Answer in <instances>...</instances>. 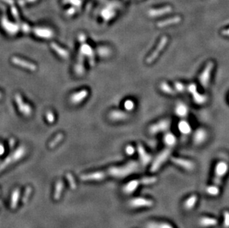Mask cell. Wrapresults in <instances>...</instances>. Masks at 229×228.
Wrapping results in <instances>:
<instances>
[{
  "mask_svg": "<svg viewBox=\"0 0 229 228\" xmlns=\"http://www.w3.org/2000/svg\"><path fill=\"white\" fill-rule=\"evenodd\" d=\"M138 167V163L132 161L128 162L124 166L119 167V168H117V167L111 168L108 170V173L111 176H114V177L123 178L137 171Z\"/></svg>",
  "mask_w": 229,
  "mask_h": 228,
  "instance_id": "6da1fadb",
  "label": "cell"
},
{
  "mask_svg": "<svg viewBox=\"0 0 229 228\" xmlns=\"http://www.w3.org/2000/svg\"><path fill=\"white\" fill-rule=\"evenodd\" d=\"M25 153H26V149L24 146L19 147L15 151L10 154L0 164V172L2 171L6 168H8L10 165H12V164L20 160L22 157H24Z\"/></svg>",
  "mask_w": 229,
  "mask_h": 228,
  "instance_id": "7a4b0ae2",
  "label": "cell"
},
{
  "mask_svg": "<svg viewBox=\"0 0 229 228\" xmlns=\"http://www.w3.org/2000/svg\"><path fill=\"white\" fill-rule=\"evenodd\" d=\"M228 165L226 162H220L217 164L214 171V184L217 186H220L222 183V180L223 176L228 173Z\"/></svg>",
  "mask_w": 229,
  "mask_h": 228,
  "instance_id": "3957f363",
  "label": "cell"
},
{
  "mask_svg": "<svg viewBox=\"0 0 229 228\" xmlns=\"http://www.w3.org/2000/svg\"><path fill=\"white\" fill-rule=\"evenodd\" d=\"M170 154H171L170 148H166L164 150H162V151L156 157L155 159H154L152 165H151V172L157 171L160 168V167L163 165L164 162L168 159V158L169 157Z\"/></svg>",
  "mask_w": 229,
  "mask_h": 228,
  "instance_id": "277c9868",
  "label": "cell"
},
{
  "mask_svg": "<svg viewBox=\"0 0 229 228\" xmlns=\"http://www.w3.org/2000/svg\"><path fill=\"white\" fill-rule=\"evenodd\" d=\"M214 62H210L206 65L205 67L204 68V70H202V72L201 73V74L199 75V82L202 85V86L204 87V88H206L208 87L209 84V81H210L211 79V71L214 69Z\"/></svg>",
  "mask_w": 229,
  "mask_h": 228,
  "instance_id": "5b68a950",
  "label": "cell"
},
{
  "mask_svg": "<svg viewBox=\"0 0 229 228\" xmlns=\"http://www.w3.org/2000/svg\"><path fill=\"white\" fill-rule=\"evenodd\" d=\"M167 42H168V38L166 37V36H163V37L161 39L155 51H154V52H153L152 54L149 56V57L147 58V60H146L147 63L151 64L156 60V58L159 57V54L162 52L163 48H165V46L167 45Z\"/></svg>",
  "mask_w": 229,
  "mask_h": 228,
  "instance_id": "8992f818",
  "label": "cell"
},
{
  "mask_svg": "<svg viewBox=\"0 0 229 228\" xmlns=\"http://www.w3.org/2000/svg\"><path fill=\"white\" fill-rule=\"evenodd\" d=\"M81 54H83L85 57L88 58L89 59V63L91 66H94L95 65V57H94V51L93 48L87 43H83L82 44L80 47V52Z\"/></svg>",
  "mask_w": 229,
  "mask_h": 228,
  "instance_id": "52a82bcc",
  "label": "cell"
},
{
  "mask_svg": "<svg viewBox=\"0 0 229 228\" xmlns=\"http://www.w3.org/2000/svg\"><path fill=\"white\" fill-rule=\"evenodd\" d=\"M170 127V121L167 119L161 120L157 123L151 125L149 128V131L151 134H156L159 132L167 131Z\"/></svg>",
  "mask_w": 229,
  "mask_h": 228,
  "instance_id": "ba28073f",
  "label": "cell"
},
{
  "mask_svg": "<svg viewBox=\"0 0 229 228\" xmlns=\"http://www.w3.org/2000/svg\"><path fill=\"white\" fill-rule=\"evenodd\" d=\"M154 202L152 200L147 199L145 198H136L130 201V205L131 208H149L153 206Z\"/></svg>",
  "mask_w": 229,
  "mask_h": 228,
  "instance_id": "9c48e42d",
  "label": "cell"
},
{
  "mask_svg": "<svg viewBox=\"0 0 229 228\" xmlns=\"http://www.w3.org/2000/svg\"><path fill=\"white\" fill-rule=\"evenodd\" d=\"M11 62H12L14 65H18L19 67H23V68L27 69V70H30V71H35L37 69L36 65H34V64L32 63V62H28V61L20 59V58L19 57H13L12 59H11Z\"/></svg>",
  "mask_w": 229,
  "mask_h": 228,
  "instance_id": "30bf717a",
  "label": "cell"
},
{
  "mask_svg": "<svg viewBox=\"0 0 229 228\" xmlns=\"http://www.w3.org/2000/svg\"><path fill=\"white\" fill-rule=\"evenodd\" d=\"M88 95V91L87 90L83 89L78 92L74 93L72 94L70 97V101L74 105H79L81 103L84 99H86V97Z\"/></svg>",
  "mask_w": 229,
  "mask_h": 228,
  "instance_id": "8fae6325",
  "label": "cell"
},
{
  "mask_svg": "<svg viewBox=\"0 0 229 228\" xmlns=\"http://www.w3.org/2000/svg\"><path fill=\"white\" fill-rule=\"evenodd\" d=\"M171 161L173 162L174 164H176L177 165H179V166L184 168V169L187 170V171H192L193 168H194V164H193V162L190 161V160L173 157V158L171 159Z\"/></svg>",
  "mask_w": 229,
  "mask_h": 228,
  "instance_id": "7c38bea8",
  "label": "cell"
},
{
  "mask_svg": "<svg viewBox=\"0 0 229 228\" xmlns=\"http://www.w3.org/2000/svg\"><path fill=\"white\" fill-rule=\"evenodd\" d=\"M105 173L103 172H94V173L85 174L81 176V179L83 181H100L105 177Z\"/></svg>",
  "mask_w": 229,
  "mask_h": 228,
  "instance_id": "4fadbf2b",
  "label": "cell"
},
{
  "mask_svg": "<svg viewBox=\"0 0 229 228\" xmlns=\"http://www.w3.org/2000/svg\"><path fill=\"white\" fill-rule=\"evenodd\" d=\"M84 61H85V57L82 55L80 53H79L77 57V62L74 67V70L77 76H81L85 73V65H84Z\"/></svg>",
  "mask_w": 229,
  "mask_h": 228,
  "instance_id": "5bb4252c",
  "label": "cell"
},
{
  "mask_svg": "<svg viewBox=\"0 0 229 228\" xmlns=\"http://www.w3.org/2000/svg\"><path fill=\"white\" fill-rule=\"evenodd\" d=\"M137 150L142 164L143 165V166H146V165H148V164L151 162V156L146 151V149L143 147V146L142 145V144H138Z\"/></svg>",
  "mask_w": 229,
  "mask_h": 228,
  "instance_id": "9a60e30c",
  "label": "cell"
},
{
  "mask_svg": "<svg viewBox=\"0 0 229 228\" xmlns=\"http://www.w3.org/2000/svg\"><path fill=\"white\" fill-rule=\"evenodd\" d=\"M33 33L37 37L45 39H51L54 36V32L50 29L47 28H37L34 29Z\"/></svg>",
  "mask_w": 229,
  "mask_h": 228,
  "instance_id": "2e32d148",
  "label": "cell"
},
{
  "mask_svg": "<svg viewBox=\"0 0 229 228\" xmlns=\"http://www.w3.org/2000/svg\"><path fill=\"white\" fill-rule=\"evenodd\" d=\"M207 138V133L204 129H198L193 135V142L196 144H200L205 141Z\"/></svg>",
  "mask_w": 229,
  "mask_h": 228,
  "instance_id": "e0dca14e",
  "label": "cell"
},
{
  "mask_svg": "<svg viewBox=\"0 0 229 228\" xmlns=\"http://www.w3.org/2000/svg\"><path fill=\"white\" fill-rule=\"evenodd\" d=\"M109 118L113 121H122L128 118V114L122 110H115L111 112Z\"/></svg>",
  "mask_w": 229,
  "mask_h": 228,
  "instance_id": "ac0fdd59",
  "label": "cell"
},
{
  "mask_svg": "<svg viewBox=\"0 0 229 228\" xmlns=\"http://www.w3.org/2000/svg\"><path fill=\"white\" fill-rule=\"evenodd\" d=\"M199 224L202 227H214L217 224V220L214 218L202 217L199 220Z\"/></svg>",
  "mask_w": 229,
  "mask_h": 228,
  "instance_id": "d6986e66",
  "label": "cell"
},
{
  "mask_svg": "<svg viewBox=\"0 0 229 228\" xmlns=\"http://www.w3.org/2000/svg\"><path fill=\"white\" fill-rule=\"evenodd\" d=\"M51 47L54 50V51L60 57L63 58V59H67L69 57V53L67 50L64 49L62 47L57 45L55 42H52L51 44Z\"/></svg>",
  "mask_w": 229,
  "mask_h": 228,
  "instance_id": "ffe728a7",
  "label": "cell"
},
{
  "mask_svg": "<svg viewBox=\"0 0 229 228\" xmlns=\"http://www.w3.org/2000/svg\"><path fill=\"white\" fill-rule=\"evenodd\" d=\"M140 184V181L138 180H132L129 181L128 184L124 187L123 191L125 193H132L137 189Z\"/></svg>",
  "mask_w": 229,
  "mask_h": 228,
  "instance_id": "44dd1931",
  "label": "cell"
},
{
  "mask_svg": "<svg viewBox=\"0 0 229 228\" xmlns=\"http://www.w3.org/2000/svg\"><path fill=\"white\" fill-rule=\"evenodd\" d=\"M175 113L177 116H179L180 117H185L188 115V107L185 105V104L180 103L177 105L175 109Z\"/></svg>",
  "mask_w": 229,
  "mask_h": 228,
  "instance_id": "7402d4cb",
  "label": "cell"
},
{
  "mask_svg": "<svg viewBox=\"0 0 229 228\" xmlns=\"http://www.w3.org/2000/svg\"><path fill=\"white\" fill-rule=\"evenodd\" d=\"M197 202V196L196 195H192L189 197L184 203V208L187 210H190L193 209V207L196 205Z\"/></svg>",
  "mask_w": 229,
  "mask_h": 228,
  "instance_id": "603a6c76",
  "label": "cell"
},
{
  "mask_svg": "<svg viewBox=\"0 0 229 228\" xmlns=\"http://www.w3.org/2000/svg\"><path fill=\"white\" fill-rule=\"evenodd\" d=\"M163 140L164 143H165L166 145L170 147L174 146L176 144V142H177V139H176L175 136L171 133H166L165 136H164Z\"/></svg>",
  "mask_w": 229,
  "mask_h": 228,
  "instance_id": "cb8c5ba5",
  "label": "cell"
},
{
  "mask_svg": "<svg viewBox=\"0 0 229 228\" xmlns=\"http://www.w3.org/2000/svg\"><path fill=\"white\" fill-rule=\"evenodd\" d=\"M19 196H20V191H19V189H16V190L13 192L12 195H11V208H12V209H15V208H17V205H18Z\"/></svg>",
  "mask_w": 229,
  "mask_h": 228,
  "instance_id": "d4e9b609",
  "label": "cell"
},
{
  "mask_svg": "<svg viewBox=\"0 0 229 228\" xmlns=\"http://www.w3.org/2000/svg\"><path fill=\"white\" fill-rule=\"evenodd\" d=\"M191 94L193 95V100H194V102H196L198 105H202V104H204L205 102H206V100H207V97H206L205 96L199 94V93L197 92V91H195L194 92H193Z\"/></svg>",
  "mask_w": 229,
  "mask_h": 228,
  "instance_id": "484cf974",
  "label": "cell"
},
{
  "mask_svg": "<svg viewBox=\"0 0 229 228\" xmlns=\"http://www.w3.org/2000/svg\"><path fill=\"white\" fill-rule=\"evenodd\" d=\"M178 128L180 131L183 134H188L191 133V128L190 125L186 121H181L179 123Z\"/></svg>",
  "mask_w": 229,
  "mask_h": 228,
  "instance_id": "4316f807",
  "label": "cell"
},
{
  "mask_svg": "<svg viewBox=\"0 0 229 228\" xmlns=\"http://www.w3.org/2000/svg\"><path fill=\"white\" fill-rule=\"evenodd\" d=\"M64 184L62 181H58L56 182L55 193H54V199L56 200H59L60 199L61 193H62V190H63Z\"/></svg>",
  "mask_w": 229,
  "mask_h": 228,
  "instance_id": "83f0119b",
  "label": "cell"
},
{
  "mask_svg": "<svg viewBox=\"0 0 229 228\" xmlns=\"http://www.w3.org/2000/svg\"><path fill=\"white\" fill-rule=\"evenodd\" d=\"M147 228H174L171 224L165 222H151L147 226Z\"/></svg>",
  "mask_w": 229,
  "mask_h": 228,
  "instance_id": "f1b7e54d",
  "label": "cell"
},
{
  "mask_svg": "<svg viewBox=\"0 0 229 228\" xmlns=\"http://www.w3.org/2000/svg\"><path fill=\"white\" fill-rule=\"evenodd\" d=\"M159 87H160L161 91H163L165 94H169V95H174V94H175V91H174V89H172L168 83L162 82Z\"/></svg>",
  "mask_w": 229,
  "mask_h": 228,
  "instance_id": "f546056e",
  "label": "cell"
},
{
  "mask_svg": "<svg viewBox=\"0 0 229 228\" xmlns=\"http://www.w3.org/2000/svg\"><path fill=\"white\" fill-rule=\"evenodd\" d=\"M15 101H16V103H17V106H18V108H19V110L21 112V113H22V111H23L24 110V107H25V104L24 102L23 99H22V96H21L20 94H17L15 95Z\"/></svg>",
  "mask_w": 229,
  "mask_h": 228,
  "instance_id": "4dcf8cb0",
  "label": "cell"
},
{
  "mask_svg": "<svg viewBox=\"0 0 229 228\" xmlns=\"http://www.w3.org/2000/svg\"><path fill=\"white\" fill-rule=\"evenodd\" d=\"M206 193L209 195L213 196H216L219 195L220 193V189H219L218 186L214 184V185H211L208 187L206 188Z\"/></svg>",
  "mask_w": 229,
  "mask_h": 228,
  "instance_id": "1f68e13d",
  "label": "cell"
},
{
  "mask_svg": "<svg viewBox=\"0 0 229 228\" xmlns=\"http://www.w3.org/2000/svg\"><path fill=\"white\" fill-rule=\"evenodd\" d=\"M180 18H174L171 19H168V20H165L163 21V22H161L158 24V26L160 27V28H162V27L167 26V25H171V24H175L177 23V22H180Z\"/></svg>",
  "mask_w": 229,
  "mask_h": 228,
  "instance_id": "d6a6232c",
  "label": "cell"
},
{
  "mask_svg": "<svg viewBox=\"0 0 229 228\" xmlns=\"http://www.w3.org/2000/svg\"><path fill=\"white\" fill-rule=\"evenodd\" d=\"M62 139H63V135H62V133L58 134L57 136H56V137L54 138L52 141H51V142L50 143L49 147H51V148H53V147H56V146L62 140Z\"/></svg>",
  "mask_w": 229,
  "mask_h": 228,
  "instance_id": "836d02e7",
  "label": "cell"
},
{
  "mask_svg": "<svg viewBox=\"0 0 229 228\" xmlns=\"http://www.w3.org/2000/svg\"><path fill=\"white\" fill-rule=\"evenodd\" d=\"M157 179L156 177H144L140 180V183L145 185H149V184H154L156 182Z\"/></svg>",
  "mask_w": 229,
  "mask_h": 228,
  "instance_id": "e575fe53",
  "label": "cell"
},
{
  "mask_svg": "<svg viewBox=\"0 0 229 228\" xmlns=\"http://www.w3.org/2000/svg\"><path fill=\"white\" fill-rule=\"evenodd\" d=\"M97 53L99 56L103 57H105L109 56V54H111V51L109 48H105V47H101L97 48Z\"/></svg>",
  "mask_w": 229,
  "mask_h": 228,
  "instance_id": "d590c367",
  "label": "cell"
},
{
  "mask_svg": "<svg viewBox=\"0 0 229 228\" xmlns=\"http://www.w3.org/2000/svg\"><path fill=\"white\" fill-rule=\"evenodd\" d=\"M66 176H67V181H68L69 184H70L71 188L73 189V190H74V189L77 188V184H76L75 179H74V178L73 177V176H72V175L71 174V173H67Z\"/></svg>",
  "mask_w": 229,
  "mask_h": 228,
  "instance_id": "8d00e7d4",
  "label": "cell"
},
{
  "mask_svg": "<svg viewBox=\"0 0 229 228\" xmlns=\"http://www.w3.org/2000/svg\"><path fill=\"white\" fill-rule=\"evenodd\" d=\"M124 106H125V110L130 111V110H133V108H134V102L132 100L128 99V100L125 101V103H124Z\"/></svg>",
  "mask_w": 229,
  "mask_h": 228,
  "instance_id": "74e56055",
  "label": "cell"
},
{
  "mask_svg": "<svg viewBox=\"0 0 229 228\" xmlns=\"http://www.w3.org/2000/svg\"><path fill=\"white\" fill-rule=\"evenodd\" d=\"M30 193H31V188L30 187H28L26 188V190H25V193H24L23 198H22V202L24 204H26L28 202L29 196L30 195Z\"/></svg>",
  "mask_w": 229,
  "mask_h": 228,
  "instance_id": "f35d334b",
  "label": "cell"
},
{
  "mask_svg": "<svg viewBox=\"0 0 229 228\" xmlns=\"http://www.w3.org/2000/svg\"><path fill=\"white\" fill-rule=\"evenodd\" d=\"M47 121L49 123H54L55 121V116L52 111H48L46 113Z\"/></svg>",
  "mask_w": 229,
  "mask_h": 228,
  "instance_id": "ab89813d",
  "label": "cell"
},
{
  "mask_svg": "<svg viewBox=\"0 0 229 228\" xmlns=\"http://www.w3.org/2000/svg\"><path fill=\"white\" fill-rule=\"evenodd\" d=\"M224 227L225 228H229V212H224Z\"/></svg>",
  "mask_w": 229,
  "mask_h": 228,
  "instance_id": "60d3db41",
  "label": "cell"
},
{
  "mask_svg": "<svg viewBox=\"0 0 229 228\" xmlns=\"http://www.w3.org/2000/svg\"><path fill=\"white\" fill-rule=\"evenodd\" d=\"M175 90L178 92H183L185 91V86L183 84L180 82H176L175 83Z\"/></svg>",
  "mask_w": 229,
  "mask_h": 228,
  "instance_id": "b9f144b4",
  "label": "cell"
},
{
  "mask_svg": "<svg viewBox=\"0 0 229 228\" xmlns=\"http://www.w3.org/2000/svg\"><path fill=\"white\" fill-rule=\"evenodd\" d=\"M125 152L128 156H132L135 152L134 147L131 145H128L125 147Z\"/></svg>",
  "mask_w": 229,
  "mask_h": 228,
  "instance_id": "7bdbcfd3",
  "label": "cell"
},
{
  "mask_svg": "<svg viewBox=\"0 0 229 228\" xmlns=\"http://www.w3.org/2000/svg\"><path fill=\"white\" fill-rule=\"evenodd\" d=\"M86 39H87V37L85 36V35L83 34V33L80 34L78 36V40L80 41V42L81 43V44H83V43L85 42V41H86Z\"/></svg>",
  "mask_w": 229,
  "mask_h": 228,
  "instance_id": "ee69618b",
  "label": "cell"
},
{
  "mask_svg": "<svg viewBox=\"0 0 229 228\" xmlns=\"http://www.w3.org/2000/svg\"><path fill=\"white\" fill-rule=\"evenodd\" d=\"M188 91H189L191 94H192L193 92H194L195 91H196V86L194 84H191L188 87Z\"/></svg>",
  "mask_w": 229,
  "mask_h": 228,
  "instance_id": "f6af8a7d",
  "label": "cell"
},
{
  "mask_svg": "<svg viewBox=\"0 0 229 228\" xmlns=\"http://www.w3.org/2000/svg\"><path fill=\"white\" fill-rule=\"evenodd\" d=\"M22 31H24L25 33H28V32H30V27L27 25H24L23 27H22Z\"/></svg>",
  "mask_w": 229,
  "mask_h": 228,
  "instance_id": "bcb514c9",
  "label": "cell"
},
{
  "mask_svg": "<svg viewBox=\"0 0 229 228\" xmlns=\"http://www.w3.org/2000/svg\"><path fill=\"white\" fill-rule=\"evenodd\" d=\"M14 144H15V140L14 139H11L9 140V145L11 147H14Z\"/></svg>",
  "mask_w": 229,
  "mask_h": 228,
  "instance_id": "7dc6e473",
  "label": "cell"
},
{
  "mask_svg": "<svg viewBox=\"0 0 229 228\" xmlns=\"http://www.w3.org/2000/svg\"><path fill=\"white\" fill-rule=\"evenodd\" d=\"M5 153V147L2 144H0V156L3 155V153Z\"/></svg>",
  "mask_w": 229,
  "mask_h": 228,
  "instance_id": "c3c4849f",
  "label": "cell"
},
{
  "mask_svg": "<svg viewBox=\"0 0 229 228\" xmlns=\"http://www.w3.org/2000/svg\"><path fill=\"white\" fill-rule=\"evenodd\" d=\"M1 98H2V94L0 93V99H1Z\"/></svg>",
  "mask_w": 229,
  "mask_h": 228,
  "instance_id": "681fc988",
  "label": "cell"
}]
</instances>
